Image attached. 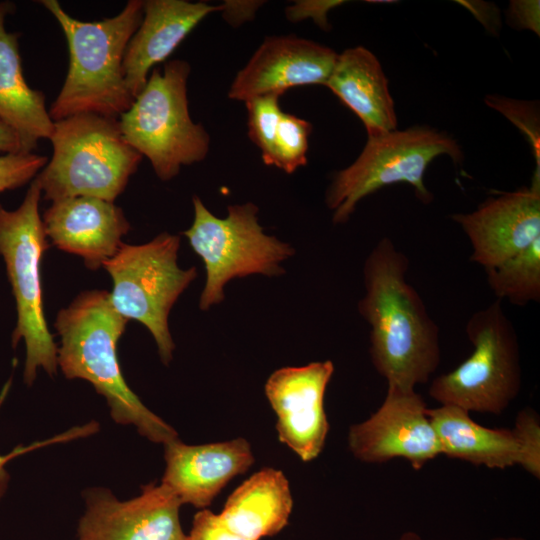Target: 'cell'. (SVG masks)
I'll return each instance as SVG.
<instances>
[{
	"mask_svg": "<svg viewBox=\"0 0 540 540\" xmlns=\"http://www.w3.org/2000/svg\"><path fill=\"white\" fill-rule=\"evenodd\" d=\"M42 221L52 244L80 256L91 270L103 267L117 253L131 228L114 202L87 196L52 202Z\"/></svg>",
	"mask_w": 540,
	"mask_h": 540,
	"instance_id": "18",
	"label": "cell"
},
{
	"mask_svg": "<svg viewBox=\"0 0 540 540\" xmlns=\"http://www.w3.org/2000/svg\"><path fill=\"white\" fill-rule=\"evenodd\" d=\"M263 3L256 0H227L220 4V12L226 22L233 27H238L253 20Z\"/></svg>",
	"mask_w": 540,
	"mask_h": 540,
	"instance_id": "31",
	"label": "cell"
},
{
	"mask_svg": "<svg viewBox=\"0 0 540 540\" xmlns=\"http://www.w3.org/2000/svg\"><path fill=\"white\" fill-rule=\"evenodd\" d=\"M325 86L362 121L368 137L396 130L388 80L377 57L365 47L356 46L338 54Z\"/></svg>",
	"mask_w": 540,
	"mask_h": 540,
	"instance_id": "20",
	"label": "cell"
},
{
	"mask_svg": "<svg viewBox=\"0 0 540 540\" xmlns=\"http://www.w3.org/2000/svg\"><path fill=\"white\" fill-rule=\"evenodd\" d=\"M99 429V425L96 422H89L85 425H79L70 428L69 430L57 434L51 438L33 442L29 445H19L16 446L11 452L7 454H0V500L3 498L4 494L6 493V490L8 488L10 475L6 469V465L8 462L13 460L14 458L24 455L26 453H29L33 450L58 444V443H64L71 440H75L77 438H83L87 437L95 432H97Z\"/></svg>",
	"mask_w": 540,
	"mask_h": 540,
	"instance_id": "28",
	"label": "cell"
},
{
	"mask_svg": "<svg viewBox=\"0 0 540 540\" xmlns=\"http://www.w3.org/2000/svg\"><path fill=\"white\" fill-rule=\"evenodd\" d=\"M15 4L0 1V119L22 139L31 153L41 139H49L54 122L46 108L45 95L32 89L23 74L18 34L8 32L6 18Z\"/></svg>",
	"mask_w": 540,
	"mask_h": 540,
	"instance_id": "21",
	"label": "cell"
},
{
	"mask_svg": "<svg viewBox=\"0 0 540 540\" xmlns=\"http://www.w3.org/2000/svg\"><path fill=\"white\" fill-rule=\"evenodd\" d=\"M191 68L175 59L163 71L153 68L130 108L118 118L124 140L150 161L162 181L174 178L182 166L202 161L210 138L190 116L187 81Z\"/></svg>",
	"mask_w": 540,
	"mask_h": 540,
	"instance_id": "5",
	"label": "cell"
},
{
	"mask_svg": "<svg viewBox=\"0 0 540 540\" xmlns=\"http://www.w3.org/2000/svg\"><path fill=\"white\" fill-rule=\"evenodd\" d=\"M292 508L287 478L282 471L266 467L233 491L219 517L238 537L260 540L281 532L288 525Z\"/></svg>",
	"mask_w": 540,
	"mask_h": 540,
	"instance_id": "22",
	"label": "cell"
},
{
	"mask_svg": "<svg viewBox=\"0 0 540 540\" xmlns=\"http://www.w3.org/2000/svg\"><path fill=\"white\" fill-rule=\"evenodd\" d=\"M48 158L31 153L0 156V193L24 186L45 167Z\"/></svg>",
	"mask_w": 540,
	"mask_h": 540,
	"instance_id": "26",
	"label": "cell"
},
{
	"mask_svg": "<svg viewBox=\"0 0 540 540\" xmlns=\"http://www.w3.org/2000/svg\"><path fill=\"white\" fill-rule=\"evenodd\" d=\"M49 140L51 160L35 178L51 202L78 196L115 202L142 160L114 117L81 113L54 121Z\"/></svg>",
	"mask_w": 540,
	"mask_h": 540,
	"instance_id": "4",
	"label": "cell"
},
{
	"mask_svg": "<svg viewBox=\"0 0 540 540\" xmlns=\"http://www.w3.org/2000/svg\"><path fill=\"white\" fill-rule=\"evenodd\" d=\"M498 300L524 306L540 301V238L499 265L484 269Z\"/></svg>",
	"mask_w": 540,
	"mask_h": 540,
	"instance_id": "23",
	"label": "cell"
},
{
	"mask_svg": "<svg viewBox=\"0 0 540 540\" xmlns=\"http://www.w3.org/2000/svg\"><path fill=\"white\" fill-rule=\"evenodd\" d=\"M487 104L491 107L499 110L507 118H509L515 125H517L524 133H526L530 144L533 148V152L536 159L537 170L539 169V125L538 115H533L526 118V116L536 111L534 107H529L526 102L511 101L508 99L488 96L486 100Z\"/></svg>",
	"mask_w": 540,
	"mask_h": 540,
	"instance_id": "27",
	"label": "cell"
},
{
	"mask_svg": "<svg viewBox=\"0 0 540 540\" xmlns=\"http://www.w3.org/2000/svg\"><path fill=\"white\" fill-rule=\"evenodd\" d=\"M27 153L18 133L0 119V156Z\"/></svg>",
	"mask_w": 540,
	"mask_h": 540,
	"instance_id": "33",
	"label": "cell"
},
{
	"mask_svg": "<svg viewBox=\"0 0 540 540\" xmlns=\"http://www.w3.org/2000/svg\"><path fill=\"white\" fill-rule=\"evenodd\" d=\"M164 445L165 471L161 484L183 504L208 507L220 491L254 463L249 442L235 438L223 442L187 445L178 437Z\"/></svg>",
	"mask_w": 540,
	"mask_h": 540,
	"instance_id": "17",
	"label": "cell"
},
{
	"mask_svg": "<svg viewBox=\"0 0 540 540\" xmlns=\"http://www.w3.org/2000/svg\"><path fill=\"white\" fill-rule=\"evenodd\" d=\"M465 330L474 348L471 355L434 378L428 394L440 405L499 415L516 399L522 385L515 328L497 299L473 313Z\"/></svg>",
	"mask_w": 540,
	"mask_h": 540,
	"instance_id": "7",
	"label": "cell"
},
{
	"mask_svg": "<svg viewBox=\"0 0 540 540\" xmlns=\"http://www.w3.org/2000/svg\"><path fill=\"white\" fill-rule=\"evenodd\" d=\"M427 409L426 402L416 390L388 385L380 407L366 420L350 426V452L367 464L403 458L413 469H422L441 455L439 439Z\"/></svg>",
	"mask_w": 540,
	"mask_h": 540,
	"instance_id": "12",
	"label": "cell"
},
{
	"mask_svg": "<svg viewBox=\"0 0 540 540\" xmlns=\"http://www.w3.org/2000/svg\"><path fill=\"white\" fill-rule=\"evenodd\" d=\"M342 3L343 1L335 0H300L287 6L285 15L289 21L294 23L311 18L320 28L327 30L329 29L328 12Z\"/></svg>",
	"mask_w": 540,
	"mask_h": 540,
	"instance_id": "30",
	"label": "cell"
},
{
	"mask_svg": "<svg viewBox=\"0 0 540 540\" xmlns=\"http://www.w3.org/2000/svg\"><path fill=\"white\" fill-rule=\"evenodd\" d=\"M221 5L185 0L143 2V17L130 38L123 59V74L135 99L149 77V71L166 60L184 38Z\"/></svg>",
	"mask_w": 540,
	"mask_h": 540,
	"instance_id": "19",
	"label": "cell"
},
{
	"mask_svg": "<svg viewBox=\"0 0 540 540\" xmlns=\"http://www.w3.org/2000/svg\"><path fill=\"white\" fill-rule=\"evenodd\" d=\"M333 373L332 361H317L280 368L265 383L278 439L304 462L317 458L325 446L329 422L324 396Z\"/></svg>",
	"mask_w": 540,
	"mask_h": 540,
	"instance_id": "14",
	"label": "cell"
},
{
	"mask_svg": "<svg viewBox=\"0 0 540 540\" xmlns=\"http://www.w3.org/2000/svg\"><path fill=\"white\" fill-rule=\"evenodd\" d=\"M338 54L295 35L268 36L237 73L228 96L232 100L277 94L306 85H325Z\"/></svg>",
	"mask_w": 540,
	"mask_h": 540,
	"instance_id": "16",
	"label": "cell"
},
{
	"mask_svg": "<svg viewBox=\"0 0 540 540\" xmlns=\"http://www.w3.org/2000/svg\"><path fill=\"white\" fill-rule=\"evenodd\" d=\"M510 19L520 27L531 29L539 34V2L513 1L510 4Z\"/></svg>",
	"mask_w": 540,
	"mask_h": 540,
	"instance_id": "32",
	"label": "cell"
},
{
	"mask_svg": "<svg viewBox=\"0 0 540 540\" xmlns=\"http://www.w3.org/2000/svg\"><path fill=\"white\" fill-rule=\"evenodd\" d=\"M490 540H527V539L520 536H498Z\"/></svg>",
	"mask_w": 540,
	"mask_h": 540,
	"instance_id": "35",
	"label": "cell"
},
{
	"mask_svg": "<svg viewBox=\"0 0 540 540\" xmlns=\"http://www.w3.org/2000/svg\"><path fill=\"white\" fill-rule=\"evenodd\" d=\"M280 95L268 94L245 101L248 114V136L261 151L264 164L273 165L274 143L283 111Z\"/></svg>",
	"mask_w": 540,
	"mask_h": 540,
	"instance_id": "25",
	"label": "cell"
},
{
	"mask_svg": "<svg viewBox=\"0 0 540 540\" xmlns=\"http://www.w3.org/2000/svg\"><path fill=\"white\" fill-rule=\"evenodd\" d=\"M42 191L34 178L21 205L7 210L0 203V255L16 303L17 322L11 343L26 348L23 378L31 385L39 368L57 373V345L46 322L40 279L41 259L49 247L39 213Z\"/></svg>",
	"mask_w": 540,
	"mask_h": 540,
	"instance_id": "6",
	"label": "cell"
},
{
	"mask_svg": "<svg viewBox=\"0 0 540 540\" xmlns=\"http://www.w3.org/2000/svg\"><path fill=\"white\" fill-rule=\"evenodd\" d=\"M84 500L76 540H188L179 517L182 503L161 483L147 484L125 501L107 488H89Z\"/></svg>",
	"mask_w": 540,
	"mask_h": 540,
	"instance_id": "13",
	"label": "cell"
},
{
	"mask_svg": "<svg viewBox=\"0 0 540 540\" xmlns=\"http://www.w3.org/2000/svg\"><path fill=\"white\" fill-rule=\"evenodd\" d=\"M441 155H448L457 164L463 160L453 138L426 126L368 137L357 159L335 173L326 191L325 202L333 213V223L347 222L363 198L395 183L411 185L415 196L429 204L433 195L425 186L424 175L429 164Z\"/></svg>",
	"mask_w": 540,
	"mask_h": 540,
	"instance_id": "8",
	"label": "cell"
},
{
	"mask_svg": "<svg viewBox=\"0 0 540 540\" xmlns=\"http://www.w3.org/2000/svg\"><path fill=\"white\" fill-rule=\"evenodd\" d=\"M188 540H244L233 534L222 522L219 514L207 509L198 511L192 522Z\"/></svg>",
	"mask_w": 540,
	"mask_h": 540,
	"instance_id": "29",
	"label": "cell"
},
{
	"mask_svg": "<svg viewBox=\"0 0 540 540\" xmlns=\"http://www.w3.org/2000/svg\"><path fill=\"white\" fill-rule=\"evenodd\" d=\"M143 2L130 0L116 16L89 22L73 18L56 0L40 1L59 23L69 50L65 81L49 109L53 122L81 113L119 118L130 108L134 98L123 59L141 23Z\"/></svg>",
	"mask_w": 540,
	"mask_h": 540,
	"instance_id": "3",
	"label": "cell"
},
{
	"mask_svg": "<svg viewBox=\"0 0 540 540\" xmlns=\"http://www.w3.org/2000/svg\"><path fill=\"white\" fill-rule=\"evenodd\" d=\"M179 245V236L164 232L145 244L123 243L103 265L113 281L112 306L123 318L136 320L150 331L165 365L175 349L169 312L197 276L195 267L178 266Z\"/></svg>",
	"mask_w": 540,
	"mask_h": 540,
	"instance_id": "10",
	"label": "cell"
},
{
	"mask_svg": "<svg viewBox=\"0 0 540 540\" xmlns=\"http://www.w3.org/2000/svg\"><path fill=\"white\" fill-rule=\"evenodd\" d=\"M441 455L477 466L505 469L515 465L540 479V419L530 407L522 409L513 428H490L470 413L451 405L428 408Z\"/></svg>",
	"mask_w": 540,
	"mask_h": 540,
	"instance_id": "11",
	"label": "cell"
},
{
	"mask_svg": "<svg viewBox=\"0 0 540 540\" xmlns=\"http://www.w3.org/2000/svg\"><path fill=\"white\" fill-rule=\"evenodd\" d=\"M396 540H423L421 536L413 531L402 533Z\"/></svg>",
	"mask_w": 540,
	"mask_h": 540,
	"instance_id": "34",
	"label": "cell"
},
{
	"mask_svg": "<svg viewBox=\"0 0 540 540\" xmlns=\"http://www.w3.org/2000/svg\"><path fill=\"white\" fill-rule=\"evenodd\" d=\"M451 218L470 242V260L495 267L540 238V174L529 186L489 196L474 211Z\"/></svg>",
	"mask_w": 540,
	"mask_h": 540,
	"instance_id": "15",
	"label": "cell"
},
{
	"mask_svg": "<svg viewBox=\"0 0 540 540\" xmlns=\"http://www.w3.org/2000/svg\"><path fill=\"white\" fill-rule=\"evenodd\" d=\"M407 256L383 237L364 263L360 315L370 325V357L388 385L415 390L441 362L440 330L406 280Z\"/></svg>",
	"mask_w": 540,
	"mask_h": 540,
	"instance_id": "1",
	"label": "cell"
},
{
	"mask_svg": "<svg viewBox=\"0 0 540 540\" xmlns=\"http://www.w3.org/2000/svg\"><path fill=\"white\" fill-rule=\"evenodd\" d=\"M127 322L112 306L109 292H82L57 314V363L66 378L93 385L116 423L133 425L146 439L165 444L178 437L177 432L142 403L120 369L117 344Z\"/></svg>",
	"mask_w": 540,
	"mask_h": 540,
	"instance_id": "2",
	"label": "cell"
},
{
	"mask_svg": "<svg viewBox=\"0 0 540 540\" xmlns=\"http://www.w3.org/2000/svg\"><path fill=\"white\" fill-rule=\"evenodd\" d=\"M193 207V223L183 235L202 259L206 271L199 301L201 310L222 302L224 287L234 278L284 273L281 263L295 251L289 244L264 233L255 204L230 205L225 218L212 214L198 196L193 197Z\"/></svg>",
	"mask_w": 540,
	"mask_h": 540,
	"instance_id": "9",
	"label": "cell"
},
{
	"mask_svg": "<svg viewBox=\"0 0 540 540\" xmlns=\"http://www.w3.org/2000/svg\"><path fill=\"white\" fill-rule=\"evenodd\" d=\"M311 130L308 121L283 112L275 138L272 166L291 174L306 165Z\"/></svg>",
	"mask_w": 540,
	"mask_h": 540,
	"instance_id": "24",
	"label": "cell"
}]
</instances>
